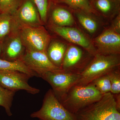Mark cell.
Wrapping results in <instances>:
<instances>
[{"label": "cell", "instance_id": "obj_30", "mask_svg": "<svg viewBox=\"0 0 120 120\" xmlns=\"http://www.w3.org/2000/svg\"><path fill=\"white\" fill-rule=\"evenodd\" d=\"M91 0L92 1H94L95 0Z\"/></svg>", "mask_w": 120, "mask_h": 120}, {"label": "cell", "instance_id": "obj_13", "mask_svg": "<svg viewBox=\"0 0 120 120\" xmlns=\"http://www.w3.org/2000/svg\"><path fill=\"white\" fill-rule=\"evenodd\" d=\"M17 28L2 42L1 59L15 61L21 58L25 52V47L17 32Z\"/></svg>", "mask_w": 120, "mask_h": 120}, {"label": "cell", "instance_id": "obj_12", "mask_svg": "<svg viewBox=\"0 0 120 120\" xmlns=\"http://www.w3.org/2000/svg\"><path fill=\"white\" fill-rule=\"evenodd\" d=\"M50 30L59 36L74 44L79 45L87 52L94 56L97 54L96 50L88 38L76 28L68 26H60L51 23Z\"/></svg>", "mask_w": 120, "mask_h": 120}, {"label": "cell", "instance_id": "obj_18", "mask_svg": "<svg viewBox=\"0 0 120 120\" xmlns=\"http://www.w3.org/2000/svg\"><path fill=\"white\" fill-rule=\"evenodd\" d=\"M54 2L65 4L77 11L82 12L87 14L97 13L96 10L88 0H60Z\"/></svg>", "mask_w": 120, "mask_h": 120}, {"label": "cell", "instance_id": "obj_2", "mask_svg": "<svg viewBox=\"0 0 120 120\" xmlns=\"http://www.w3.org/2000/svg\"><path fill=\"white\" fill-rule=\"evenodd\" d=\"M103 95L91 83L84 86L75 85L60 102L69 112L75 114L99 100Z\"/></svg>", "mask_w": 120, "mask_h": 120}, {"label": "cell", "instance_id": "obj_24", "mask_svg": "<svg viewBox=\"0 0 120 120\" xmlns=\"http://www.w3.org/2000/svg\"><path fill=\"white\" fill-rule=\"evenodd\" d=\"M111 83V91L112 94H120V68L110 72L107 74Z\"/></svg>", "mask_w": 120, "mask_h": 120}, {"label": "cell", "instance_id": "obj_29", "mask_svg": "<svg viewBox=\"0 0 120 120\" xmlns=\"http://www.w3.org/2000/svg\"><path fill=\"white\" fill-rule=\"evenodd\" d=\"M52 0L53 1H58L60 0Z\"/></svg>", "mask_w": 120, "mask_h": 120}, {"label": "cell", "instance_id": "obj_11", "mask_svg": "<svg viewBox=\"0 0 120 120\" xmlns=\"http://www.w3.org/2000/svg\"><path fill=\"white\" fill-rule=\"evenodd\" d=\"M12 15L19 26L37 27L43 24L38 10L32 0H22Z\"/></svg>", "mask_w": 120, "mask_h": 120}, {"label": "cell", "instance_id": "obj_14", "mask_svg": "<svg viewBox=\"0 0 120 120\" xmlns=\"http://www.w3.org/2000/svg\"><path fill=\"white\" fill-rule=\"evenodd\" d=\"M48 11H50L52 24L60 26H72L75 20L71 13L58 3L50 0Z\"/></svg>", "mask_w": 120, "mask_h": 120}, {"label": "cell", "instance_id": "obj_26", "mask_svg": "<svg viewBox=\"0 0 120 120\" xmlns=\"http://www.w3.org/2000/svg\"><path fill=\"white\" fill-rule=\"evenodd\" d=\"M117 17L116 19V22L114 23V27L112 30H114L116 32L119 33V31H120V15Z\"/></svg>", "mask_w": 120, "mask_h": 120}, {"label": "cell", "instance_id": "obj_15", "mask_svg": "<svg viewBox=\"0 0 120 120\" xmlns=\"http://www.w3.org/2000/svg\"><path fill=\"white\" fill-rule=\"evenodd\" d=\"M67 49V46L64 43L60 41H53L48 46L46 54L53 64L61 69Z\"/></svg>", "mask_w": 120, "mask_h": 120}, {"label": "cell", "instance_id": "obj_3", "mask_svg": "<svg viewBox=\"0 0 120 120\" xmlns=\"http://www.w3.org/2000/svg\"><path fill=\"white\" fill-rule=\"evenodd\" d=\"M120 55H103L97 54L80 75L75 85H87L97 78L120 68Z\"/></svg>", "mask_w": 120, "mask_h": 120}, {"label": "cell", "instance_id": "obj_21", "mask_svg": "<svg viewBox=\"0 0 120 120\" xmlns=\"http://www.w3.org/2000/svg\"><path fill=\"white\" fill-rule=\"evenodd\" d=\"M91 83L102 94L110 92L111 83L107 74L97 78Z\"/></svg>", "mask_w": 120, "mask_h": 120}, {"label": "cell", "instance_id": "obj_17", "mask_svg": "<svg viewBox=\"0 0 120 120\" xmlns=\"http://www.w3.org/2000/svg\"><path fill=\"white\" fill-rule=\"evenodd\" d=\"M0 70L18 71L26 73L31 77H38L37 73L30 69L20 59L8 61L0 58Z\"/></svg>", "mask_w": 120, "mask_h": 120}, {"label": "cell", "instance_id": "obj_16", "mask_svg": "<svg viewBox=\"0 0 120 120\" xmlns=\"http://www.w3.org/2000/svg\"><path fill=\"white\" fill-rule=\"evenodd\" d=\"M17 27L12 15L0 12V42H2Z\"/></svg>", "mask_w": 120, "mask_h": 120}, {"label": "cell", "instance_id": "obj_8", "mask_svg": "<svg viewBox=\"0 0 120 120\" xmlns=\"http://www.w3.org/2000/svg\"><path fill=\"white\" fill-rule=\"evenodd\" d=\"M30 69L40 75L47 72H60L61 69L53 64L49 59L46 52L25 50L20 58Z\"/></svg>", "mask_w": 120, "mask_h": 120}, {"label": "cell", "instance_id": "obj_6", "mask_svg": "<svg viewBox=\"0 0 120 120\" xmlns=\"http://www.w3.org/2000/svg\"><path fill=\"white\" fill-rule=\"evenodd\" d=\"M94 56L85 53L79 47L72 45L67 48L61 69L64 72L81 75Z\"/></svg>", "mask_w": 120, "mask_h": 120}, {"label": "cell", "instance_id": "obj_19", "mask_svg": "<svg viewBox=\"0 0 120 120\" xmlns=\"http://www.w3.org/2000/svg\"><path fill=\"white\" fill-rule=\"evenodd\" d=\"M15 92L6 89L0 85V106L4 108L9 116L12 115L11 108Z\"/></svg>", "mask_w": 120, "mask_h": 120}, {"label": "cell", "instance_id": "obj_5", "mask_svg": "<svg viewBox=\"0 0 120 120\" xmlns=\"http://www.w3.org/2000/svg\"><path fill=\"white\" fill-rule=\"evenodd\" d=\"M18 34L26 49L46 52L50 37L43 26L37 27L18 26Z\"/></svg>", "mask_w": 120, "mask_h": 120}, {"label": "cell", "instance_id": "obj_27", "mask_svg": "<svg viewBox=\"0 0 120 120\" xmlns=\"http://www.w3.org/2000/svg\"><path fill=\"white\" fill-rule=\"evenodd\" d=\"M113 95L116 100L118 109L119 110H120V94Z\"/></svg>", "mask_w": 120, "mask_h": 120}, {"label": "cell", "instance_id": "obj_9", "mask_svg": "<svg viewBox=\"0 0 120 120\" xmlns=\"http://www.w3.org/2000/svg\"><path fill=\"white\" fill-rule=\"evenodd\" d=\"M31 77L29 75L18 71L0 70V85L15 92L24 90L31 94H37L40 90L29 85L28 80Z\"/></svg>", "mask_w": 120, "mask_h": 120}, {"label": "cell", "instance_id": "obj_20", "mask_svg": "<svg viewBox=\"0 0 120 120\" xmlns=\"http://www.w3.org/2000/svg\"><path fill=\"white\" fill-rule=\"evenodd\" d=\"M75 13L80 23L88 32L93 34L97 30L98 27L97 22L87 14L77 11Z\"/></svg>", "mask_w": 120, "mask_h": 120}, {"label": "cell", "instance_id": "obj_28", "mask_svg": "<svg viewBox=\"0 0 120 120\" xmlns=\"http://www.w3.org/2000/svg\"><path fill=\"white\" fill-rule=\"evenodd\" d=\"M2 52V42H0V58L1 57Z\"/></svg>", "mask_w": 120, "mask_h": 120}, {"label": "cell", "instance_id": "obj_4", "mask_svg": "<svg viewBox=\"0 0 120 120\" xmlns=\"http://www.w3.org/2000/svg\"><path fill=\"white\" fill-rule=\"evenodd\" d=\"M30 116L40 120H76L75 114L65 109L52 89L49 90L45 95L41 109Z\"/></svg>", "mask_w": 120, "mask_h": 120}, {"label": "cell", "instance_id": "obj_22", "mask_svg": "<svg viewBox=\"0 0 120 120\" xmlns=\"http://www.w3.org/2000/svg\"><path fill=\"white\" fill-rule=\"evenodd\" d=\"M115 0H95L94 1V8L99 11L107 15L111 13L115 9L116 5Z\"/></svg>", "mask_w": 120, "mask_h": 120}, {"label": "cell", "instance_id": "obj_25", "mask_svg": "<svg viewBox=\"0 0 120 120\" xmlns=\"http://www.w3.org/2000/svg\"><path fill=\"white\" fill-rule=\"evenodd\" d=\"M50 0H32L36 5L43 24L46 23Z\"/></svg>", "mask_w": 120, "mask_h": 120}, {"label": "cell", "instance_id": "obj_10", "mask_svg": "<svg viewBox=\"0 0 120 120\" xmlns=\"http://www.w3.org/2000/svg\"><path fill=\"white\" fill-rule=\"evenodd\" d=\"M92 43L97 54L120 55V35L112 29L105 30L92 41Z\"/></svg>", "mask_w": 120, "mask_h": 120}, {"label": "cell", "instance_id": "obj_23", "mask_svg": "<svg viewBox=\"0 0 120 120\" xmlns=\"http://www.w3.org/2000/svg\"><path fill=\"white\" fill-rule=\"evenodd\" d=\"M22 1V0H0V12L12 15Z\"/></svg>", "mask_w": 120, "mask_h": 120}, {"label": "cell", "instance_id": "obj_7", "mask_svg": "<svg viewBox=\"0 0 120 120\" xmlns=\"http://www.w3.org/2000/svg\"><path fill=\"white\" fill-rule=\"evenodd\" d=\"M80 75L64 71L47 72L40 75L39 77L50 84L54 94L60 101L71 88L75 84Z\"/></svg>", "mask_w": 120, "mask_h": 120}, {"label": "cell", "instance_id": "obj_1", "mask_svg": "<svg viewBox=\"0 0 120 120\" xmlns=\"http://www.w3.org/2000/svg\"><path fill=\"white\" fill-rule=\"evenodd\" d=\"M75 114L76 120H120V110L111 92L103 94L99 100Z\"/></svg>", "mask_w": 120, "mask_h": 120}]
</instances>
